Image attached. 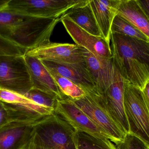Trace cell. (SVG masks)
Segmentation results:
<instances>
[{"instance_id": "d6986e66", "label": "cell", "mask_w": 149, "mask_h": 149, "mask_svg": "<svg viewBox=\"0 0 149 149\" xmlns=\"http://www.w3.org/2000/svg\"><path fill=\"white\" fill-rule=\"evenodd\" d=\"M116 15L131 23L149 40V20L137 0H121Z\"/></svg>"}, {"instance_id": "603a6c76", "label": "cell", "mask_w": 149, "mask_h": 149, "mask_svg": "<svg viewBox=\"0 0 149 149\" xmlns=\"http://www.w3.org/2000/svg\"><path fill=\"white\" fill-rule=\"evenodd\" d=\"M24 96L38 106L54 110L57 100L58 99L55 95L34 88L29 91Z\"/></svg>"}, {"instance_id": "9a60e30c", "label": "cell", "mask_w": 149, "mask_h": 149, "mask_svg": "<svg viewBox=\"0 0 149 149\" xmlns=\"http://www.w3.org/2000/svg\"><path fill=\"white\" fill-rule=\"evenodd\" d=\"M41 61L48 70L71 80L84 91L92 90L95 88L94 82L85 62L70 64L48 60Z\"/></svg>"}, {"instance_id": "4fadbf2b", "label": "cell", "mask_w": 149, "mask_h": 149, "mask_svg": "<svg viewBox=\"0 0 149 149\" xmlns=\"http://www.w3.org/2000/svg\"><path fill=\"white\" fill-rule=\"evenodd\" d=\"M82 55L96 90L100 94H103L112 84L114 76L115 66L112 58L109 59L96 57L83 48Z\"/></svg>"}, {"instance_id": "52a82bcc", "label": "cell", "mask_w": 149, "mask_h": 149, "mask_svg": "<svg viewBox=\"0 0 149 149\" xmlns=\"http://www.w3.org/2000/svg\"><path fill=\"white\" fill-rule=\"evenodd\" d=\"M83 0H9L5 8L27 15L61 18Z\"/></svg>"}, {"instance_id": "d4e9b609", "label": "cell", "mask_w": 149, "mask_h": 149, "mask_svg": "<svg viewBox=\"0 0 149 149\" xmlns=\"http://www.w3.org/2000/svg\"><path fill=\"white\" fill-rule=\"evenodd\" d=\"M25 49L0 36V55H24Z\"/></svg>"}, {"instance_id": "30bf717a", "label": "cell", "mask_w": 149, "mask_h": 149, "mask_svg": "<svg viewBox=\"0 0 149 149\" xmlns=\"http://www.w3.org/2000/svg\"><path fill=\"white\" fill-rule=\"evenodd\" d=\"M115 68L113 82L105 93L101 95L110 116L126 134L129 133V128L124 108V93L126 83Z\"/></svg>"}, {"instance_id": "7c38bea8", "label": "cell", "mask_w": 149, "mask_h": 149, "mask_svg": "<svg viewBox=\"0 0 149 149\" xmlns=\"http://www.w3.org/2000/svg\"><path fill=\"white\" fill-rule=\"evenodd\" d=\"M24 55L40 60L62 63H84L82 48L76 44L52 43L27 51Z\"/></svg>"}, {"instance_id": "8fae6325", "label": "cell", "mask_w": 149, "mask_h": 149, "mask_svg": "<svg viewBox=\"0 0 149 149\" xmlns=\"http://www.w3.org/2000/svg\"><path fill=\"white\" fill-rule=\"evenodd\" d=\"M60 20L75 44L96 57L109 59L112 58L110 43L104 38L90 34L67 17L63 16Z\"/></svg>"}, {"instance_id": "9c48e42d", "label": "cell", "mask_w": 149, "mask_h": 149, "mask_svg": "<svg viewBox=\"0 0 149 149\" xmlns=\"http://www.w3.org/2000/svg\"><path fill=\"white\" fill-rule=\"evenodd\" d=\"M54 113L67 122L76 132L87 134L106 142H111L108 136L68 97L58 99Z\"/></svg>"}, {"instance_id": "83f0119b", "label": "cell", "mask_w": 149, "mask_h": 149, "mask_svg": "<svg viewBox=\"0 0 149 149\" xmlns=\"http://www.w3.org/2000/svg\"><path fill=\"white\" fill-rule=\"evenodd\" d=\"M144 101L149 111V80L142 89Z\"/></svg>"}, {"instance_id": "ac0fdd59", "label": "cell", "mask_w": 149, "mask_h": 149, "mask_svg": "<svg viewBox=\"0 0 149 149\" xmlns=\"http://www.w3.org/2000/svg\"><path fill=\"white\" fill-rule=\"evenodd\" d=\"M63 16L67 17L90 34L102 37L90 7L89 0H83L82 2L69 10Z\"/></svg>"}, {"instance_id": "2e32d148", "label": "cell", "mask_w": 149, "mask_h": 149, "mask_svg": "<svg viewBox=\"0 0 149 149\" xmlns=\"http://www.w3.org/2000/svg\"><path fill=\"white\" fill-rule=\"evenodd\" d=\"M24 56L33 88L55 95L58 99L66 97L61 92L49 72L41 60L31 56Z\"/></svg>"}, {"instance_id": "44dd1931", "label": "cell", "mask_w": 149, "mask_h": 149, "mask_svg": "<svg viewBox=\"0 0 149 149\" xmlns=\"http://www.w3.org/2000/svg\"><path fill=\"white\" fill-rule=\"evenodd\" d=\"M74 141L76 149H116L112 142H106L81 132H75Z\"/></svg>"}, {"instance_id": "3957f363", "label": "cell", "mask_w": 149, "mask_h": 149, "mask_svg": "<svg viewBox=\"0 0 149 149\" xmlns=\"http://www.w3.org/2000/svg\"><path fill=\"white\" fill-rule=\"evenodd\" d=\"M75 132L67 122L53 113L35 125L30 141L47 149H76Z\"/></svg>"}, {"instance_id": "f1b7e54d", "label": "cell", "mask_w": 149, "mask_h": 149, "mask_svg": "<svg viewBox=\"0 0 149 149\" xmlns=\"http://www.w3.org/2000/svg\"><path fill=\"white\" fill-rule=\"evenodd\" d=\"M24 149H47L42 148L40 146H38L36 144H34L31 141L28 144L27 147Z\"/></svg>"}, {"instance_id": "7402d4cb", "label": "cell", "mask_w": 149, "mask_h": 149, "mask_svg": "<svg viewBox=\"0 0 149 149\" xmlns=\"http://www.w3.org/2000/svg\"><path fill=\"white\" fill-rule=\"evenodd\" d=\"M111 32L123 34L128 36L149 41L148 38L128 21L116 15L111 28Z\"/></svg>"}, {"instance_id": "4316f807", "label": "cell", "mask_w": 149, "mask_h": 149, "mask_svg": "<svg viewBox=\"0 0 149 149\" xmlns=\"http://www.w3.org/2000/svg\"><path fill=\"white\" fill-rule=\"evenodd\" d=\"M137 2L149 20V0H137Z\"/></svg>"}, {"instance_id": "cb8c5ba5", "label": "cell", "mask_w": 149, "mask_h": 149, "mask_svg": "<svg viewBox=\"0 0 149 149\" xmlns=\"http://www.w3.org/2000/svg\"><path fill=\"white\" fill-rule=\"evenodd\" d=\"M116 149H149L144 141L132 134H126L122 141L115 144Z\"/></svg>"}, {"instance_id": "7a4b0ae2", "label": "cell", "mask_w": 149, "mask_h": 149, "mask_svg": "<svg viewBox=\"0 0 149 149\" xmlns=\"http://www.w3.org/2000/svg\"><path fill=\"white\" fill-rule=\"evenodd\" d=\"M112 61L125 83L142 89L149 79V41L111 32Z\"/></svg>"}, {"instance_id": "484cf974", "label": "cell", "mask_w": 149, "mask_h": 149, "mask_svg": "<svg viewBox=\"0 0 149 149\" xmlns=\"http://www.w3.org/2000/svg\"><path fill=\"white\" fill-rule=\"evenodd\" d=\"M8 122V113L2 101L0 100V128Z\"/></svg>"}, {"instance_id": "8992f818", "label": "cell", "mask_w": 149, "mask_h": 149, "mask_svg": "<svg viewBox=\"0 0 149 149\" xmlns=\"http://www.w3.org/2000/svg\"><path fill=\"white\" fill-rule=\"evenodd\" d=\"M33 88L24 55H0V88L24 95Z\"/></svg>"}, {"instance_id": "5bb4252c", "label": "cell", "mask_w": 149, "mask_h": 149, "mask_svg": "<svg viewBox=\"0 0 149 149\" xmlns=\"http://www.w3.org/2000/svg\"><path fill=\"white\" fill-rule=\"evenodd\" d=\"M39 121L11 122L3 126L0 128V149H25L31 140L34 126Z\"/></svg>"}, {"instance_id": "ffe728a7", "label": "cell", "mask_w": 149, "mask_h": 149, "mask_svg": "<svg viewBox=\"0 0 149 149\" xmlns=\"http://www.w3.org/2000/svg\"><path fill=\"white\" fill-rule=\"evenodd\" d=\"M61 92L71 99H78L86 95L85 91L80 87L58 73L48 70Z\"/></svg>"}, {"instance_id": "277c9868", "label": "cell", "mask_w": 149, "mask_h": 149, "mask_svg": "<svg viewBox=\"0 0 149 149\" xmlns=\"http://www.w3.org/2000/svg\"><path fill=\"white\" fill-rule=\"evenodd\" d=\"M83 98L72 100L76 106L105 133L115 144L122 141L125 134L115 122L108 112L102 95L96 88L86 90Z\"/></svg>"}, {"instance_id": "4dcf8cb0", "label": "cell", "mask_w": 149, "mask_h": 149, "mask_svg": "<svg viewBox=\"0 0 149 149\" xmlns=\"http://www.w3.org/2000/svg\"></svg>"}, {"instance_id": "e0dca14e", "label": "cell", "mask_w": 149, "mask_h": 149, "mask_svg": "<svg viewBox=\"0 0 149 149\" xmlns=\"http://www.w3.org/2000/svg\"><path fill=\"white\" fill-rule=\"evenodd\" d=\"M121 0H89L102 36L110 43L111 28Z\"/></svg>"}, {"instance_id": "ba28073f", "label": "cell", "mask_w": 149, "mask_h": 149, "mask_svg": "<svg viewBox=\"0 0 149 149\" xmlns=\"http://www.w3.org/2000/svg\"><path fill=\"white\" fill-rule=\"evenodd\" d=\"M3 102L8 122H35L54 113V110L38 106L24 95L8 92Z\"/></svg>"}, {"instance_id": "5b68a950", "label": "cell", "mask_w": 149, "mask_h": 149, "mask_svg": "<svg viewBox=\"0 0 149 149\" xmlns=\"http://www.w3.org/2000/svg\"><path fill=\"white\" fill-rule=\"evenodd\" d=\"M124 105L129 133L137 136L149 146V111L141 89L126 83Z\"/></svg>"}, {"instance_id": "6da1fadb", "label": "cell", "mask_w": 149, "mask_h": 149, "mask_svg": "<svg viewBox=\"0 0 149 149\" xmlns=\"http://www.w3.org/2000/svg\"><path fill=\"white\" fill-rule=\"evenodd\" d=\"M60 18L27 15L4 9L0 10V36L26 51L51 43Z\"/></svg>"}, {"instance_id": "f546056e", "label": "cell", "mask_w": 149, "mask_h": 149, "mask_svg": "<svg viewBox=\"0 0 149 149\" xmlns=\"http://www.w3.org/2000/svg\"><path fill=\"white\" fill-rule=\"evenodd\" d=\"M9 0H2L0 1V10L4 9L7 6Z\"/></svg>"}]
</instances>
